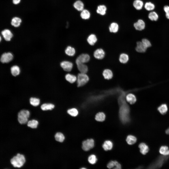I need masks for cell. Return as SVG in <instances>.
<instances>
[{"instance_id": "obj_1", "label": "cell", "mask_w": 169, "mask_h": 169, "mask_svg": "<svg viewBox=\"0 0 169 169\" xmlns=\"http://www.w3.org/2000/svg\"><path fill=\"white\" fill-rule=\"evenodd\" d=\"M10 162L14 168H20L22 167L26 162L24 155L19 153L17 154L11 159Z\"/></svg>"}, {"instance_id": "obj_2", "label": "cell", "mask_w": 169, "mask_h": 169, "mask_svg": "<svg viewBox=\"0 0 169 169\" xmlns=\"http://www.w3.org/2000/svg\"><path fill=\"white\" fill-rule=\"evenodd\" d=\"M30 115V112L28 110L24 109L21 110L17 114V120L18 122L21 124H27Z\"/></svg>"}, {"instance_id": "obj_3", "label": "cell", "mask_w": 169, "mask_h": 169, "mask_svg": "<svg viewBox=\"0 0 169 169\" xmlns=\"http://www.w3.org/2000/svg\"><path fill=\"white\" fill-rule=\"evenodd\" d=\"M122 105L119 111V117L123 123H126L129 120V111L126 105Z\"/></svg>"}, {"instance_id": "obj_4", "label": "cell", "mask_w": 169, "mask_h": 169, "mask_svg": "<svg viewBox=\"0 0 169 169\" xmlns=\"http://www.w3.org/2000/svg\"><path fill=\"white\" fill-rule=\"evenodd\" d=\"M89 80V77L86 73H80L78 74L77 78V86L80 87L84 85Z\"/></svg>"}, {"instance_id": "obj_5", "label": "cell", "mask_w": 169, "mask_h": 169, "mask_svg": "<svg viewBox=\"0 0 169 169\" xmlns=\"http://www.w3.org/2000/svg\"><path fill=\"white\" fill-rule=\"evenodd\" d=\"M94 146V141L92 139H88L83 141L82 143V148L85 151L89 150Z\"/></svg>"}, {"instance_id": "obj_6", "label": "cell", "mask_w": 169, "mask_h": 169, "mask_svg": "<svg viewBox=\"0 0 169 169\" xmlns=\"http://www.w3.org/2000/svg\"><path fill=\"white\" fill-rule=\"evenodd\" d=\"M13 58V55L11 53H5L1 55L0 61L2 63H7L11 61Z\"/></svg>"}, {"instance_id": "obj_7", "label": "cell", "mask_w": 169, "mask_h": 169, "mask_svg": "<svg viewBox=\"0 0 169 169\" xmlns=\"http://www.w3.org/2000/svg\"><path fill=\"white\" fill-rule=\"evenodd\" d=\"M90 59L89 56L88 54H83L79 55L76 60V63H84L88 62Z\"/></svg>"}, {"instance_id": "obj_8", "label": "cell", "mask_w": 169, "mask_h": 169, "mask_svg": "<svg viewBox=\"0 0 169 169\" xmlns=\"http://www.w3.org/2000/svg\"><path fill=\"white\" fill-rule=\"evenodd\" d=\"M60 65L65 71L68 72L70 71L73 66V63L68 61H63L61 62Z\"/></svg>"}, {"instance_id": "obj_9", "label": "cell", "mask_w": 169, "mask_h": 169, "mask_svg": "<svg viewBox=\"0 0 169 169\" xmlns=\"http://www.w3.org/2000/svg\"><path fill=\"white\" fill-rule=\"evenodd\" d=\"M105 52L103 49L99 48L96 49L94 52V56L95 58L98 59H101L105 56Z\"/></svg>"}, {"instance_id": "obj_10", "label": "cell", "mask_w": 169, "mask_h": 169, "mask_svg": "<svg viewBox=\"0 0 169 169\" xmlns=\"http://www.w3.org/2000/svg\"><path fill=\"white\" fill-rule=\"evenodd\" d=\"M145 25L144 22L141 19H138L137 22L134 24V26L135 29L137 30L140 31L145 28Z\"/></svg>"}, {"instance_id": "obj_11", "label": "cell", "mask_w": 169, "mask_h": 169, "mask_svg": "<svg viewBox=\"0 0 169 169\" xmlns=\"http://www.w3.org/2000/svg\"><path fill=\"white\" fill-rule=\"evenodd\" d=\"M1 33L5 40L7 41H10L13 36V35L11 31L8 29L3 30L2 31Z\"/></svg>"}, {"instance_id": "obj_12", "label": "cell", "mask_w": 169, "mask_h": 169, "mask_svg": "<svg viewBox=\"0 0 169 169\" xmlns=\"http://www.w3.org/2000/svg\"><path fill=\"white\" fill-rule=\"evenodd\" d=\"M136 44L137 46L135 50L137 52L139 53H144L145 52L147 48L142 41L137 42Z\"/></svg>"}, {"instance_id": "obj_13", "label": "cell", "mask_w": 169, "mask_h": 169, "mask_svg": "<svg viewBox=\"0 0 169 169\" xmlns=\"http://www.w3.org/2000/svg\"><path fill=\"white\" fill-rule=\"evenodd\" d=\"M107 167L109 169L113 168L116 169H121L120 164L116 161H111L109 162L107 165Z\"/></svg>"}, {"instance_id": "obj_14", "label": "cell", "mask_w": 169, "mask_h": 169, "mask_svg": "<svg viewBox=\"0 0 169 169\" xmlns=\"http://www.w3.org/2000/svg\"><path fill=\"white\" fill-rule=\"evenodd\" d=\"M78 69L81 73H86L88 72L87 66L84 63H76Z\"/></svg>"}, {"instance_id": "obj_15", "label": "cell", "mask_w": 169, "mask_h": 169, "mask_svg": "<svg viewBox=\"0 0 169 169\" xmlns=\"http://www.w3.org/2000/svg\"><path fill=\"white\" fill-rule=\"evenodd\" d=\"M140 152L143 154L145 155L148 153L149 149L148 146L145 143H141L139 145Z\"/></svg>"}, {"instance_id": "obj_16", "label": "cell", "mask_w": 169, "mask_h": 169, "mask_svg": "<svg viewBox=\"0 0 169 169\" xmlns=\"http://www.w3.org/2000/svg\"><path fill=\"white\" fill-rule=\"evenodd\" d=\"M74 8L79 11H81L84 9V4L83 2L80 0L76 1L73 5Z\"/></svg>"}, {"instance_id": "obj_17", "label": "cell", "mask_w": 169, "mask_h": 169, "mask_svg": "<svg viewBox=\"0 0 169 169\" xmlns=\"http://www.w3.org/2000/svg\"><path fill=\"white\" fill-rule=\"evenodd\" d=\"M107 10L106 6L104 5L98 6L96 10L97 13L101 15H103L105 14Z\"/></svg>"}, {"instance_id": "obj_18", "label": "cell", "mask_w": 169, "mask_h": 169, "mask_svg": "<svg viewBox=\"0 0 169 169\" xmlns=\"http://www.w3.org/2000/svg\"><path fill=\"white\" fill-rule=\"evenodd\" d=\"M87 41L90 45H94L97 41V38L94 34H92L89 36L87 38Z\"/></svg>"}, {"instance_id": "obj_19", "label": "cell", "mask_w": 169, "mask_h": 169, "mask_svg": "<svg viewBox=\"0 0 169 169\" xmlns=\"http://www.w3.org/2000/svg\"><path fill=\"white\" fill-rule=\"evenodd\" d=\"M38 123V120L34 119L28 120L27 124L28 127L32 129H35L37 127Z\"/></svg>"}, {"instance_id": "obj_20", "label": "cell", "mask_w": 169, "mask_h": 169, "mask_svg": "<svg viewBox=\"0 0 169 169\" xmlns=\"http://www.w3.org/2000/svg\"><path fill=\"white\" fill-rule=\"evenodd\" d=\"M119 29V25L115 22L111 23L109 27V30L110 32L114 33L117 32L118 31Z\"/></svg>"}, {"instance_id": "obj_21", "label": "cell", "mask_w": 169, "mask_h": 169, "mask_svg": "<svg viewBox=\"0 0 169 169\" xmlns=\"http://www.w3.org/2000/svg\"><path fill=\"white\" fill-rule=\"evenodd\" d=\"M133 5L136 10H139L142 8L143 5V3L141 0H135L133 2Z\"/></svg>"}, {"instance_id": "obj_22", "label": "cell", "mask_w": 169, "mask_h": 169, "mask_svg": "<svg viewBox=\"0 0 169 169\" xmlns=\"http://www.w3.org/2000/svg\"><path fill=\"white\" fill-rule=\"evenodd\" d=\"M103 75L105 79L108 80L111 79L113 76V73L111 70L108 69L104 70Z\"/></svg>"}, {"instance_id": "obj_23", "label": "cell", "mask_w": 169, "mask_h": 169, "mask_svg": "<svg viewBox=\"0 0 169 169\" xmlns=\"http://www.w3.org/2000/svg\"><path fill=\"white\" fill-rule=\"evenodd\" d=\"M129 60L128 55L125 53L121 54L119 56V61L121 63L125 64Z\"/></svg>"}, {"instance_id": "obj_24", "label": "cell", "mask_w": 169, "mask_h": 169, "mask_svg": "<svg viewBox=\"0 0 169 169\" xmlns=\"http://www.w3.org/2000/svg\"><path fill=\"white\" fill-rule=\"evenodd\" d=\"M102 147L105 150L108 151L110 150L113 147L112 143L110 141H106L103 145Z\"/></svg>"}, {"instance_id": "obj_25", "label": "cell", "mask_w": 169, "mask_h": 169, "mask_svg": "<svg viewBox=\"0 0 169 169\" xmlns=\"http://www.w3.org/2000/svg\"><path fill=\"white\" fill-rule=\"evenodd\" d=\"M12 75L15 76L18 75L20 72V69L19 66L15 65L12 66L10 69Z\"/></svg>"}, {"instance_id": "obj_26", "label": "cell", "mask_w": 169, "mask_h": 169, "mask_svg": "<svg viewBox=\"0 0 169 169\" xmlns=\"http://www.w3.org/2000/svg\"><path fill=\"white\" fill-rule=\"evenodd\" d=\"M65 77L66 80L71 83H74L77 79L76 77L75 76L69 73L66 74Z\"/></svg>"}, {"instance_id": "obj_27", "label": "cell", "mask_w": 169, "mask_h": 169, "mask_svg": "<svg viewBox=\"0 0 169 169\" xmlns=\"http://www.w3.org/2000/svg\"><path fill=\"white\" fill-rule=\"evenodd\" d=\"M54 105L51 103L43 104L41 106V109L44 111L51 110L54 108Z\"/></svg>"}, {"instance_id": "obj_28", "label": "cell", "mask_w": 169, "mask_h": 169, "mask_svg": "<svg viewBox=\"0 0 169 169\" xmlns=\"http://www.w3.org/2000/svg\"><path fill=\"white\" fill-rule=\"evenodd\" d=\"M21 21L20 18L18 17H14L12 19L11 24L14 27H17L20 26Z\"/></svg>"}, {"instance_id": "obj_29", "label": "cell", "mask_w": 169, "mask_h": 169, "mask_svg": "<svg viewBox=\"0 0 169 169\" xmlns=\"http://www.w3.org/2000/svg\"><path fill=\"white\" fill-rule=\"evenodd\" d=\"M80 16L82 19H87L90 18V14L88 10L84 9L81 11Z\"/></svg>"}, {"instance_id": "obj_30", "label": "cell", "mask_w": 169, "mask_h": 169, "mask_svg": "<svg viewBox=\"0 0 169 169\" xmlns=\"http://www.w3.org/2000/svg\"><path fill=\"white\" fill-rule=\"evenodd\" d=\"M127 102L131 104L134 103L136 101V99L134 95L132 94H128L126 97Z\"/></svg>"}, {"instance_id": "obj_31", "label": "cell", "mask_w": 169, "mask_h": 169, "mask_svg": "<svg viewBox=\"0 0 169 169\" xmlns=\"http://www.w3.org/2000/svg\"><path fill=\"white\" fill-rule=\"evenodd\" d=\"M65 53L68 56H73L75 54V51L73 47L69 46H68L65 50Z\"/></svg>"}, {"instance_id": "obj_32", "label": "cell", "mask_w": 169, "mask_h": 169, "mask_svg": "<svg viewBox=\"0 0 169 169\" xmlns=\"http://www.w3.org/2000/svg\"><path fill=\"white\" fill-rule=\"evenodd\" d=\"M127 143L130 145L135 143L137 141V138L134 136L129 135L127 136L126 139Z\"/></svg>"}, {"instance_id": "obj_33", "label": "cell", "mask_w": 169, "mask_h": 169, "mask_svg": "<svg viewBox=\"0 0 169 169\" xmlns=\"http://www.w3.org/2000/svg\"><path fill=\"white\" fill-rule=\"evenodd\" d=\"M159 152L161 154L164 155H169V149L168 147L166 146H161L159 149Z\"/></svg>"}, {"instance_id": "obj_34", "label": "cell", "mask_w": 169, "mask_h": 169, "mask_svg": "<svg viewBox=\"0 0 169 169\" xmlns=\"http://www.w3.org/2000/svg\"><path fill=\"white\" fill-rule=\"evenodd\" d=\"M149 19L152 21H156L158 18V16L155 12H152L150 13L148 15Z\"/></svg>"}, {"instance_id": "obj_35", "label": "cell", "mask_w": 169, "mask_h": 169, "mask_svg": "<svg viewBox=\"0 0 169 169\" xmlns=\"http://www.w3.org/2000/svg\"><path fill=\"white\" fill-rule=\"evenodd\" d=\"M105 116L104 114L102 112H100L98 113L96 115L95 119L96 121L102 122L105 120Z\"/></svg>"}, {"instance_id": "obj_36", "label": "cell", "mask_w": 169, "mask_h": 169, "mask_svg": "<svg viewBox=\"0 0 169 169\" xmlns=\"http://www.w3.org/2000/svg\"><path fill=\"white\" fill-rule=\"evenodd\" d=\"M54 137L56 141L60 142H63L65 138L64 135L61 132L57 133L55 134Z\"/></svg>"}, {"instance_id": "obj_37", "label": "cell", "mask_w": 169, "mask_h": 169, "mask_svg": "<svg viewBox=\"0 0 169 169\" xmlns=\"http://www.w3.org/2000/svg\"><path fill=\"white\" fill-rule=\"evenodd\" d=\"M158 110L162 114H164L166 113L168 110V108L166 105L163 104L158 108Z\"/></svg>"}, {"instance_id": "obj_38", "label": "cell", "mask_w": 169, "mask_h": 169, "mask_svg": "<svg viewBox=\"0 0 169 169\" xmlns=\"http://www.w3.org/2000/svg\"><path fill=\"white\" fill-rule=\"evenodd\" d=\"M144 7L147 11H151L154 9L155 6L154 4L150 2H147L145 3Z\"/></svg>"}, {"instance_id": "obj_39", "label": "cell", "mask_w": 169, "mask_h": 169, "mask_svg": "<svg viewBox=\"0 0 169 169\" xmlns=\"http://www.w3.org/2000/svg\"><path fill=\"white\" fill-rule=\"evenodd\" d=\"M30 102L31 105L36 106L39 104L40 103V100L38 98L31 97L30 98Z\"/></svg>"}, {"instance_id": "obj_40", "label": "cell", "mask_w": 169, "mask_h": 169, "mask_svg": "<svg viewBox=\"0 0 169 169\" xmlns=\"http://www.w3.org/2000/svg\"><path fill=\"white\" fill-rule=\"evenodd\" d=\"M67 113L71 116L73 117L77 116L78 114V111L75 108H72L68 110Z\"/></svg>"}, {"instance_id": "obj_41", "label": "cell", "mask_w": 169, "mask_h": 169, "mask_svg": "<svg viewBox=\"0 0 169 169\" xmlns=\"http://www.w3.org/2000/svg\"><path fill=\"white\" fill-rule=\"evenodd\" d=\"M88 161L90 163L93 164L96 163L97 161V159L95 155L92 154L89 157Z\"/></svg>"}, {"instance_id": "obj_42", "label": "cell", "mask_w": 169, "mask_h": 169, "mask_svg": "<svg viewBox=\"0 0 169 169\" xmlns=\"http://www.w3.org/2000/svg\"><path fill=\"white\" fill-rule=\"evenodd\" d=\"M142 42L147 48L151 47V46L150 41L146 39H143Z\"/></svg>"}, {"instance_id": "obj_43", "label": "cell", "mask_w": 169, "mask_h": 169, "mask_svg": "<svg viewBox=\"0 0 169 169\" xmlns=\"http://www.w3.org/2000/svg\"><path fill=\"white\" fill-rule=\"evenodd\" d=\"M163 9L165 13L166 18L169 19V6L168 5L165 6L164 7Z\"/></svg>"}, {"instance_id": "obj_44", "label": "cell", "mask_w": 169, "mask_h": 169, "mask_svg": "<svg viewBox=\"0 0 169 169\" xmlns=\"http://www.w3.org/2000/svg\"><path fill=\"white\" fill-rule=\"evenodd\" d=\"M21 0H13V3L15 4H19Z\"/></svg>"}, {"instance_id": "obj_45", "label": "cell", "mask_w": 169, "mask_h": 169, "mask_svg": "<svg viewBox=\"0 0 169 169\" xmlns=\"http://www.w3.org/2000/svg\"><path fill=\"white\" fill-rule=\"evenodd\" d=\"M165 132L166 134H169V128L166 130Z\"/></svg>"}, {"instance_id": "obj_46", "label": "cell", "mask_w": 169, "mask_h": 169, "mask_svg": "<svg viewBox=\"0 0 169 169\" xmlns=\"http://www.w3.org/2000/svg\"><path fill=\"white\" fill-rule=\"evenodd\" d=\"M1 37H0V41H1Z\"/></svg>"}, {"instance_id": "obj_47", "label": "cell", "mask_w": 169, "mask_h": 169, "mask_svg": "<svg viewBox=\"0 0 169 169\" xmlns=\"http://www.w3.org/2000/svg\"><path fill=\"white\" fill-rule=\"evenodd\" d=\"M81 169H85V168H82Z\"/></svg>"}]
</instances>
